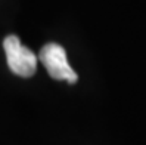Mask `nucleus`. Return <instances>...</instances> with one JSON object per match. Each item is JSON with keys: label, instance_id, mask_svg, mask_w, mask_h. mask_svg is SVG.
<instances>
[{"label": "nucleus", "instance_id": "f257e3e1", "mask_svg": "<svg viewBox=\"0 0 146 145\" xmlns=\"http://www.w3.org/2000/svg\"><path fill=\"white\" fill-rule=\"evenodd\" d=\"M3 47L6 53V61L9 70L19 77H31L37 70V56L21 40L11 34L3 40Z\"/></svg>", "mask_w": 146, "mask_h": 145}, {"label": "nucleus", "instance_id": "f03ea898", "mask_svg": "<svg viewBox=\"0 0 146 145\" xmlns=\"http://www.w3.org/2000/svg\"><path fill=\"white\" fill-rule=\"evenodd\" d=\"M40 61L46 67L49 76L55 80H65L70 84H74L78 80L77 73L68 64L65 49L58 43H47L40 50Z\"/></svg>", "mask_w": 146, "mask_h": 145}]
</instances>
